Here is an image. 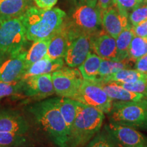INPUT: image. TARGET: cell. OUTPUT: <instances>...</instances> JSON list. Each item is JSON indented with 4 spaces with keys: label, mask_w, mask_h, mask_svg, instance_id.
<instances>
[{
    "label": "cell",
    "mask_w": 147,
    "mask_h": 147,
    "mask_svg": "<svg viewBox=\"0 0 147 147\" xmlns=\"http://www.w3.org/2000/svg\"><path fill=\"white\" fill-rule=\"evenodd\" d=\"M65 17V12L59 8L45 10L35 6L20 16L27 40L33 42L50 39L63 25Z\"/></svg>",
    "instance_id": "1"
},
{
    "label": "cell",
    "mask_w": 147,
    "mask_h": 147,
    "mask_svg": "<svg viewBox=\"0 0 147 147\" xmlns=\"http://www.w3.org/2000/svg\"><path fill=\"white\" fill-rule=\"evenodd\" d=\"M35 121L57 147H67L69 130L56 103V99L40 101L29 107Z\"/></svg>",
    "instance_id": "2"
},
{
    "label": "cell",
    "mask_w": 147,
    "mask_h": 147,
    "mask_svg": "<svg viewBox=\"0 0 147 147\" xmlns=\"http://www.w3.org/2000/svg\"><path fill=\"white\" fill-rule=\"evenodd\" d=\"M104 113L78 102V113L69 133L67 147H83L100 131Z\"/></svg>",
    "instance_id": "3"
},
{
    "label": "cell",
    "mask_w": 147,
    "mask_h": 147,
    "mask_svg": "<svg viewBox=\"0 0 147 147\" xmlns=\"http://www.w3.org/2000/svg\"><path fill=\"white\" fill-rule=\"evenodd\" d=\"M108 117L110 122L147 130V100L113 103Z\"/></svg>",
    "instance_id": "4"
},
{
    "label": "cell",
    "mask_w": 147,
    "mask_h": 147,
    "mask_svg": "<svg viewBox=\"0 0 147 147\" xmlns=\"http://www.w3.org/2000/svg\"><path fill=\"white\" fill-rule=\"evenodd\" d=\"M102 14L97 7L80 5L74 10L71 18L64 21L71 41L82 34L93 36L102 27Z\"/></svg>",
    "instance_id": "5"
},
{
    "label": "cell",
    "mask_w": 147,
    "mask_h": 147,
    "mask_svg": "<svg viewBox=\"0 0 147 147\" xmlns=\"http://www.w3.org/2000/svg\"><path fill=\"white\" fill-rule=\"evenodd\" d=\"M25 26L21 18L0 22V53L5 56L23 51L27 41Z\"/></svg>",
    "instance_id": "6"
},
{
    "label": "cell",
    "mask_w": 147,
    "mask_h": 147,
    "mask_svg": "<svg viewBox=\"0 0 147 147\" xmlns=\"http://www.w3.org/2000/svg\"><path fill=\"white\" fill-rule=\"evenodd\" d=\"M73 100L100 110L108 114L113 106V100L96 81L83 79Z\"/></svg>",
    "instance_id": "7"
},
{
    "label": "cell",
    "mask_w": 147,
    "mask_h": 147,
    "mask_svg": "<svg viewBox=\"0 0 147 147\" xmlns=\"http://www.w3.org/2000/svg\"><path fill=\"white\" fill-rule=\"evenodd\" d=\"M104 130L115 147H147V136L137 129L109 121Z\"/></svg>",
    "instance_id": "8"
},
{
    "label": "cell",
    "mask_w": 147,
    "mask_h": 147,
    "mask_svg": "<svg viewBox=\"0 0 147 147\" xmlns=\"http://www.w3.org/2000/svg\"><path fill=\"white\" fill-rule=\"evenodd\" d=\"M55 93L61 97L74 99L83 78L78 69L63 67L51 74Z\"/></svg>",
    "instance_id": "9"
},
{
    "label": "cell",
    "mask_w": 147,
    "mask_h": 147,
    "mask_svg": "<svg viewBox=\"0 0 147 147\" xmlns=\"http://www.w3.org/2000/svg\"><path fill=\"white\" fill-rule=\"evenodd\" d=\"M92 36L82 34L71 40L64 57L68 67H79L87 59L92 51Z\"/></svg>",
    "instance_id": "10"
},
{
    "label": "cell",
    "mask_w": 147,
    "mask_h": 147,
    "mask_svg": "<svg viewBox=\"0 0 147 147\" xmlns=\"http://www.w3.org/2000/svg\"><path fill=\"white\" fill-rule=\"evenodd\" d=\"M22 93L27 97L45 99L55 93L51 74L37 75L23 80Z\"/></svg>",
    "instance_id": "11"
},
{
    "label": "cell",
    "mask_w": 147,
    "mask_h": 147,
    "mask_svg": "<svg viewBox=\"0 0 147 147\" xmlns=\"http://www.w3.org/2000/svg\"><path fill=\"white\" fill-rule=\"evenodd\" d=\"M26 51L12 55L0 64V82H12L21 80L26 69Z\"/></svg>",
    "instance_id": "12"
},
{
    "label": "cell",
    "mask_w": 147,
    "mask_h": 147,
    "mask_svg": "<svg viewBox=\"0 0 147 147\" xmlns=\"http://www.w3.org/2000/svg\"><path fill=\"white\" fill-rule=\"evenodd\" d=\"M30 126L19 112L8 108H0V132L26 135Z\"/></svg>",
    "instance_id": "13"
},
{
    "label": "cell",
    "mask_w": 147,
    "mask_h": 147,
    "mask_svg": "<svg viewBox=\"0 0 147 147\" xmlns=\"http://www.w3.org/2000/svg\"><path fill=\"white\" fill-rule=\"evenodd\" d=\"M102 18L104 31L115 39L129 24L128 16L120 12L116 5L104 12Z\"/></svg>",
    "instance_id": "14"
},
{
    "label": "cell",
    "mask_w": 147,
    "mask_h": 147,
    "mask_svg": "<svg viewBox=\"0 0 147 147\" xmlns=\"http://www.w3.org/2000/svg\"><path fill=\"white\" fill-rule=\"evenodd\" d=\"M92 51L102 59L117 61L116 39L102 30L92 36Z\"/></svg>",
    "instance_id": "15"
},
{
    "label": "cell",
    "mask_w": 147,
    "mask_h": 147,
    "mask_svg": "<svg viewBox=\"0 0 147 147\" xmlns=\"http://www.w3.org/2000/svg\"><path fill=\"white\" fill-rule=\"evenodd\" d=\"M70 43L68 30L63 23L61 27L51 38L47 57L53 60L63 58Z\"/></svg>",
    "instance_id": "16"
},
{
    "label": "cell",
    "mask_w": 147,
    "mask_h": 147,
    "mask_svg": "<svg viewBox=\"0 0 147 147\" xmlns=\"http://www.w3.org/2000/svg\"><path fill=\"white\" fill-rule=\"evenodd\" d=\"M102 86L107 95L113 100L121 102L139 101L145 99L142 95L128 91L119 83L113 81H96Z\"/></svg>",
    "instance_id": "17"
},
{
    "label": "cell",
    "mask_w": 147,
    "mask_h": 147,
    "mask_svg": "<svg viewBox=\"0 0 147 147\" xmlns=\"http://www.w3.org/2000/svg\"><path fill=\"white\" fill-rule=\"evenodd\" d=\"M63 65L64 61L63 58L53 60L46 57L27 67L23 74L21 80H24L29 77L37 75L52 74L63 67Z\"/></svg>",
    "instance_id": "18"
},
{
    "label": "cell",
    "mask_w": 147,
    "mask_h": 147,
    "mask_svg": "<svg viewBox=\"0 0 147 147\" xmlns=\"http://www.w3.org/2000/svg\"><path fill=\"white\" fill-rule=\"evenodd\" d=\"M30 7V0H0V22L20 17Z\"/></svg>",
    "instance_id": "19"
},
{
    "label": "cell",
    "mask_w": 147,
    "mask_h": 147,
    "mask_svg": "<svg viewBox=\"0 0 147 147\" xmlns=\"http://www.w3.org/2000/svg\"><path fill=\"white\" fill-rule=\"evenodd\" d=\"M96 81H113L119 84L134 83L138 81H147V74L134 69H123L106 78Z\"/></svg>",
    "instance_id": "20"
},
{
    "label": "cell",
    "mask_w": 147,
    "mask_h": 147,
    "mask_svg": "<svg viewBox=\"0 0 147 147\" xmlns=\"http://www.w3.org/2000/svg\"><path fill=\"white\" fill-rule=\"evenodd\" d=\"M56 103L65 121L69 133L78 113V102L67 97H56Z\"/></svg>",
    "instance_id": "21"
},
{
    "label": "cell",
    "mask_w": 147,
    "mask_h": 147,
    "mask_svg": "<svg viewBox=\"0 0 147 147\" xmlns=\"http://www.w3.org/2000/svg\"><path fill=\"white\" fill-rule=\"evenodd\" d=\"M102 59L94 53H90L78 70L84 80L95 81L99 76V69Z\"/></svg>",
    "instance_id": "22"
},
{
    "label": "cell",
    "mask_w": 147,
    "mask_h": 147,
    "mask_svg": "<svg viewBox=\"0 0 147 147\" xmlns=\"http://www.w3.org/2000/svg\"><path fill=\"white\" fill-rule=\"evenodd\" d=\"M134 36L135 34L133 31V27L129 23L116 38L118 61L127 59L129 48Z\"/></svg>",
    "instance_id": "23"
},
{
    "label": "cell",
    "mask_w": 147,
    "mask_h": 147,
    "mask_svg": "<svg viewBox=\"0 0 147 147\" xmlns=\"http://www.w3.org/2000/svg\"><path fill=\"white\" fill-rule=\"evenodd\" d=\"M50 39L34 42V44L31 46L29 50L26 51V55H25L26 69L31 65L47 57Z\"/></svg>",
    "instance_id": "24"
},
{
    "label": "cell",
    "mask_w": 147,
    "mask_h": 147,
    "mask_svg": "<svg viewBox=\"0 0 147 147\" xmlns=\"http://www.w3.org/2000/svg\"><path fill=\"white\" fill-rule=\"evenodd\" d=\"M131 63L133 62H131L128 58L123 61H119L102 59L100 69H99V76L96 80H103L119 70L129 68L131 65Z\"/></svg>",
    "instance_id": "25"
},
{
    "label": "cell",
    "mask_w": 147,
    "mask_h": 147,
    "mask_svg": "<svg viewBox=\"0 0 147 147\" xmlns=\"http://www.w3.org/2000/svg\"><path fill=\"white\" fill-rule=\"evenodd\" d=\"M29 145L26 135L0 132V147H27Z\"/></svg>",
    "instance_id": "26"
},
{
    "label": "cell",
    "mask_w": 147,
    "mask_h": 147,
    "mask_svg": "<svg viewBox=\"0 0 147 147\" xmlns=\"http://www.w3.org/2000/svg\"><path fill=\"white\" fill-rule=\"evenodd\" d=\"M146 53L147 38L134 36L129 48L127 58L134 63Z\"/></svg>",
    "instance_id": "27"
},
{
    "label": "cell",
    "mask_w": 147,
    "mask_h": 147,
    "mask_svg": "<svg viewBox=\"0 0 147 147\" xmlns=\"http://www.w3.org/2000/svg\"><path fill=\"white\" fill-rule=\"evenodd\" d=\"M23 80H19L12 82H0V100L3 97L22 93Z\"/></svg>",
    "instance_id": "28"
},
{
    "label": "cell",
    "mask_w": 147,
    "mask_h": 147,
    "mask_svg": "<svg viewBox=\"0 0 147 147\" xmlns=\"http://www.w3.org/2000/svg\"><path fill=\"white\" fill-rule=\"evenodd\" d=\"M128 19L132 26H136L147 19V3H141L138 6L136 7L129 14Z\"/></svg>",
    "instance_id": "29"
},
{
    "label": "cell",
    "mask_w": 147,
    "mask_h": 147,
    "mask_svg": "<svg viewBox=\"0 0 147 147\" xmlns=\"http://www.w3.org/2000/svg\"><path fill=\"white\" fill-rule=\"evenodd\" d=\"M86 147H115V146L109 136L104 130L97 134Z\"/></svg>",
    "instance_id": "30"
},
{
    "label": "cell",
    "mask_w": 147,
    "mask_h": 147,
    "mask_svg": "<svg viewBox=\"0 0 147 147\" xmlns=\"http://www.w3.org/2000/svg\"><path fill=\"white\" fill-rule=\"evenodd\" d=\"M128 91L142 95L147 100V81H138L134 83L120 84Z\"/></svg>",
    "instance_id": "31"
},
{
    "label": "cell",
    "mask_w": 147,
    "mask_h": 147,
    "mask_svg": "<svg viewBox=\"0 0 147 147\" xmlns=\"http://www.w3.org/2000/svg\"><path fill=\"white\" fill-rule=\"evenodd\" d=\"M115 5L120 12L128 16L130 12L138 6V0H115Z\"/></svg>",
    "instance_id": "32"
},
{
    "label": "cell",
    "mask_w": 147,
    "mask_h": 147,
    "mask_svg": "<svg viewBox=\"0 0 147 147\" xmlns=\"http://www.w3.org/2000/svg\"><path fill=\"white\" fill-rule=\"evenodd\" d=\"M133 27V31L135 36L147 38V19Z\"/></svg>",
    "instance_id": "33"
},
{
    "label": "cell",
    "mask_w": 147,
    "mask_h": 147,
    "mask_svg": "<svg viewBox=\"0 0 147 147\" xmlns=\"http://www.w3.org/2000/svg\"><path fill=\"white\" fill-rule=\"evenodd\" d=\"M115 0H97L96 6L100 10L101 14L110 8L115 6Z\"/></svg>",
    "instance_id": "34"
},
{
    "label": "cell",
    "mask_w": 147,
    "mask_h": 147,
    "mask_svg": "<svg viewBox=\"0 0 147 147\" xmlns=\"http://www.w3.org/2000/svg\"><path fill=\"white\" fill-rule=\"evenodd\" d=\"M134 67L141 72L147 74V53L139 58L135 62Z\"/></svg>",
    "instance_id": "35"
},
{
    "label": "cell",
    "mask_w": 147,
    "mask_h": 147,
    "mask_svg": "<svg viewBox=\"0 0 147 147\" xmlns=\"http://www.w3.org/2000/svg\"><path fill=\"white\" fill-rule=\"evenodd\" d=\"M38 8L45 10H49L56 4L58 0H34Z\"/></svg>",
    "instance_id": "36"
},
{
    "label": "cell",
    "mask_w": 147,
    "mask_h": 147,
    "mask_svg": "<svg viewBox=\"0 0 147 147\" xmlns=\"http://www.w3.org/2000/svg\"><path fill=\"white\" fill-rule=\"evenodd\" d=\"M82 1L86 5H89L91 7H96L97 3V0H82Z\"/></svg>",
    "instance_id": "37"
},
{
    "label": "cell",
    "mask_w": 147,
    "mask_h": 147,
    "mask_svg": "<svg viewBox=\"0 0 147 147\" xmlns=\"http://www.w3.org/2000/svg\"><path fill=\"white\" fill-rule=\"evenodd\" d=\"M7 57H8V56H5V55L1 54V53H0V64L2 63L3 61H4Z\"/></svg>",
    "instance_id": "38"
},
{
    "label": "cell",
    "mask_w": 147,
    "mask_h": 147,
    "mask_svg": "<svg viewBox=\"0 0 147 147\" xmlns=\"http://www.w3.org/2000/svg\"><path fill=\"white\" fill-rule=\"evenodd\" d=\"M145 1H146V0H138V6L139 5H140L141 3L145 2Z\"/></svg>",
    "instance_id": "39"
}]
</instances>
